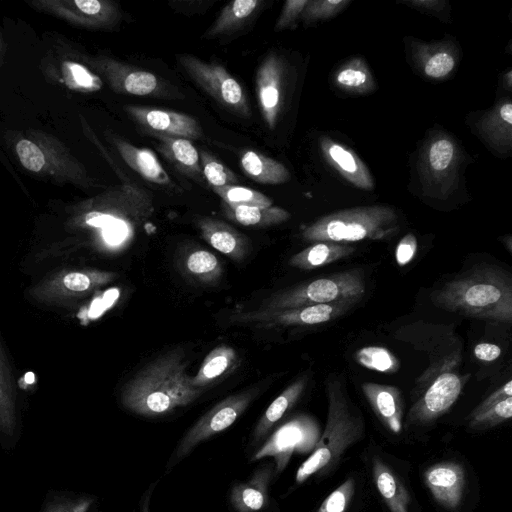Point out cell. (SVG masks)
I'll return each mask as SVG.
<instances>
[{"label":"cell","mask_w":512,"mask_h":512,"mask_svg":"<svg viewBox=\"0 0 512 512\" xmlns=\"http://www.w3.org/2000/svg\"><path fill=\"white\" fill-rule=\"evenodd\" d=\"M199 156L203 177L211 188L237 185L238 177L213 155L203 150Z\"/></svg>","instance_id":"8d00e7d4"},{"label":"cell","mask_w":512,"mask_h":512,"mask_svg":"<svg viewBox=\"0 0 512 512\" xmlns=\"http://www.w3.org/2000/svg\"><path fill=\"white\" fill-rule=\"evenodd\" d=\"M154 212L153 196L136 183L113 186L83 204L82 223L110 248L129 245Z\"/></svg>","instance_id":"3957f363"},{"label":"cell","mask_w":512,"mask_h":512,"mask_svg":"<svg viewBox=\"0 0 512 512\" xmlns=\"http://www.w3.org/2000/svg\"><path fill=\"white\" fill-rule=\"evenodd\" d=\"M261 3L259 0H235L229 2L205 32L204 38H216L238 29L255 13Z\"/></svg>","instance_id":"4dcf8cb0"},{"label":"cell","mask_w":512,"mask_h":512,"mask_svg":"<svg viewBox=\"0 0 512 512\" xmlns=\"http://www.w3.org/2000/svg\"><path fill=\"white\" fill-rule=\"evenodd\" d=\"M362 391L381 423L392 433H400L403 418L400 390L391 385L365 382Z\"/></svg>","instance_id":"d6986e66"},{"label":"cell","mask_w":512,"mask_h":512,"mask_svg":"<svg viewBox=\"0 0 512 512\" xmlns=\"http://www.w3.org/2000/svg\"><path fill=\"white\" fill-rule=\"evenodd\" d=\"M325 391L328 399L326 424L311 455L297 470L295 479L298 484L312 475L329 474L344 452L364 435L363 417L349 398L345 379L339 376L327 378Z\"/></svg>","instance_id":"277c9868"},{"label":"cell","mask_w":512,"mask_h":512,"mask_svg":"<svg viewBox=\"0 0 512 512\" xmlns=\"http://www.w3.org/2000/svg\"><path fill=\"white\" fill-rule=\"evenodd\" d=\"M258 393L249 389L226 397L205 413L183 436L175 453L177 460L184 458L199 443L230 427L246 410Z\"/></svg>","instance_id":"4fadbf2b"},{"label":"cell","mask_w":512,"mask_h":512,"mask_svg":"<svg viewBox=\"0 0 512 512\" xmlns=\"http://www.w3.org/2000/svg\"><path fill=\"white\" fill-rule=\"evenodd\" d=\"M308 0H288L284 3L282 12L276 22L275 30L280 31L291 26L301 15Z\"/></svg>","instance_id":"f6af8a7d"},{"label":"cell","mask_w":512,"mask_h":512,"mask_svg":"<svg viewBox=\"0 0 512 512\" xmlns=\"http://www.w3.org/2000/svg\"><path fill=\"white\" fill-rule=\"evenodd\" d=\"M236 351L228 345H219L204 358L198 372L192 377V385L203 389L224 376L234 367Z\"/></svg>","instance_id":"f546056e"},{"label":"cell","mask_w":512,"mask_h":512,"mask_svg":"<svg viewBox=\"0 0 512 512\" xmlns=\"http://www.w3.org/2000/svg\"><path fill=\"white\" fill-rule=\"evenodd\" d=\"M125 111L136 123L149 132L189 140L202 136L198 121L184 113L135 105L125 106Z\"/></svg>","instance_id":"2e32d148"},{"label":"cell","mask_w":512,"mask_h":512,"mask_svg":"<svg viewBox=\"0 0 512 512\" xmlns=\"http://www.w3.org/2000/svg\"><path fill=\"white\" fill-rule=\"evenodd\" d=\"M35 11L87 29H110L118 24L121 13L110 0H29Z\"/></svg>","instance_id":"7c38bea8"},{"label":"cell","mask_w":512,"mask_h":512,"mask_svg":"<svg viewBox=\"0 0 512 512\" xmlns=\"http://www.w3.org/2000/svg\"><path fill=\"white\" fill-rule=\"evenodd\" d=\"M374 483L391 512H409L410 495L399 477L380 459L372 465Z\"/></svg>","instance_id":"d4e9b609"},{"label":"cell","mask_w":512,"mask_h":512,"mask_svg":"<svg viewBox=\"0 0 512 512\" xmlns=\"http://www.w3.org/2000/svg\"><path fill=\"white\" fill-rule=\"evenodd\" d=\"M184 273L196 282L212 284L222 275L219 259L205 249H193L187 253L182 262Z\"/></svg>","instance_id":"1f68e13d"},{"label":"cell","mask_w":512,"mask_h":512,"mask_svg":"<svg viewBox=\"0 0 512 512\" xmlns=\"http://www.w3.org/2000/svg\"><path fill=\"white\" fill-rule=\"evenodd\" d=\"M40 69L48 82L78 93H92L103 86L102 78L83 60V54L62 41L47 51Z\"/></svg>","instance_id":"8fae6325"},{"label":"cell","mask_w":512,"mask_h":512,"mask_svg":"<svg viewBox=\"0 0 512 512\" xmlns=\"http://www.w3.org/2000/svg\"><path fill=\"white\" fill-rule=\"evenodd\" d=\"M93 501L89 496L62 498L48 504L42 512H87Z\"/></svg>","instance_id":"7bdbcfd3"},{"label":"cell","mask_w":512,"mask_h":512,"mask_svg":"<svg viewBox=\"0 0 512 512\" xmlns=\"http://www.w3.org/2000/svg\"><path fill=\"white\" fill-rule=\"evenodd\" d=\"M355 248L347 243L314 242L294 254L289 265L301 270H313L339 261L353 254Z\"/></svg>","instance_id":"cb8c5ba5"},{"label":"cell","mask_w":512,"mask_h":512,"mask_svg":"<svg viewBox=\"0 0 512 512\" xmlns=\"http://www.w3.org/2000/svg\"><path fill=\"white\" fill-rule=\"evenodd\" d=\"M12 149L21 166L35 176L78 188L98 186L81 161L52 134L36 129L17 132Z\"/></svg>","instance_id":"5b68a950"},{"label":"cell","mask_w":512,"mask_h":512,"mask_svg":"<svg viewBox=\"0 0 512 512\" xmlns=\"http://www.w3.org/2000/svg\"><path fill=\"white\" fill-rule=\"evenodd\" d=\"M454 58L445 52L434 54L427 61L424 72L432 78H441L449 74L454 68Z\"/></svg>","instance_id":"ee69618b"},{"label":"cell","mask_w":512,"mask_h":512,"mask_svg":"<svg viewBox=\"0 0 512 512\" xmlns=\"http://www.w3.org/2000/svg\"><path fill=\"white\" fill-rule=\"evenodd\" d=\"M465 379L445 371L439 374L426 392L411 407L408 415L411 424H428L446 413L460 396Z\"/></svg>","instance_id":"9a60e30c"},{"label":"cell","mask_w":512,"mask_h":512,"mask_svg":"<svg viewBox=\"0 0 512 512\" xmlns=\"http://www.w3.org/2000/svg\"><path fill=\"white\" fill-rule=\"evenodd\" d=\"M177 61L187 75L218 104L237 115H250L242 86L222 65L205 62L191 54L178 55Z\"/></svg>","instance_id":"9c48e42d"},{"label":"cell","mask_w":512,"mask_h":512,"mask_svg":"<svg viewBox=\"0 0 512 512\" xmlns=\"http://www.w3.org/2000/svg\"><path fill=\"white\" fill-rule=\"evenodd\" d=\"M454 156V146L448 139L435 141L429 150L430 166L436 171H443L451 164Z\"/></svg>","instance_id":"b9f144b4"},{"label":"cell","mask_w":512,"mask_h":512,"mask_svg":"<svg viewBox=\"0 0 512 512\" xmlns=\"http://www.w3.org/2000/svg\"><path fill=\"white\" fill-rule=\"evenodd\" d=\"M417 251V239L412 234H406L398 243L395 251L396 262L399 266H405L411 262Z\"/></svg>","instance_id":"bcb514c9"},{"label":"cell","mask_w":512,"mask_h":512,"mask_svg":"<svg viewBox=\"0 0 512 512\" xmlns=\"http://www.w3.org/2000/svg\"><path fill=\"white\" fill-rule=\"evenodd\" d=\"M365 292L363 272L360 269H350L275 294L264 301L261 309L282 310L343 301L358 303Z\"/></svg>","instance_id":"52a82bcc"},{"label":"cell","mask_w":512,"mask_h":512,"mask_svg":"<svg viewBox=\"0 0 512 512\" xmlns=\"http://www.w3.org/2000/svg\"><path fill=\"white\" fill-rule=\"evenodd\" d=\"M149 133L158 141V150L169 162L182 174L203 183L199 152L189 139Z\"/></svg>","instance_id":"7402d4cb"},{"label":"cell","mask_w":512,"mask_h":512,"mask_svg":"<svg viewBox=\"0 0 512 512\" xmlns=\"http://www.w3.org/2000/svg\"><path fill=\"white\" fill-rule=\"evenodd\" d=\"M397 217L386 206L358 207L324 216L302 232L306 242L351 243L362 240H380L397 230Z\"/></svg>","instance_id":"8992f818"},{"label":"cell","mask_w":512,"mask_h":512,"mask_svg":"<svg viewBox=\"0 0 512 512\" xmlns=\"http://www.w3.org/2000/svg\"><path fill=\"white\" fill-rule=\"evenodd\" d=\"M202 238L220 253L235 261L243 260L248 253V240L229 224L210 217L196 221Z\"/></svg>","instance_id":"ffe728a7"},{"label":"cell","mask_w":512,"mask_h":512,"mask_svg":"<svg viewBox=\"0 0 512 512\" xmlns=\"http://www.w3.org/2000/svg\"><path fill=\"white\" fill-rule=\"evenodd\" d=\"M321 436V427L312 416L299 414L279 426L253 455L252 460L273 457L280 473L293 453L312 452Z\"/></svg>","instance_id":"30bf717a"},{"label":"cell","mask_w":512,"mask_h":512,"mask_svg":"<svg viewBox=\"0 0 512 512\" xmlns=\"http://www.w3.org/2000/svg\"><path fill=\"white\" fill-rule=\"evenodd\" d=\"M307 382L308 378L306 375L298 378L272 401L255 427L254 439L256 441L264 437L284 414L294 406L305 390Z\"/></svg>","instance_id":"f1b7e54d"},{"label":"cell","mask_w":512,"mask_h":512,"mask_svg":"<svg viewBox=\"0 0 512 512\" xmlns=\"http://www.w3.org/2000/svg\"><path fill=\"white\" fill-rule=\"evenodd\" d=\"M512 397V381H507L504 385L492 392L487 398H485L471 413L469 416L477 415L488 408L494 406L500 401Z\"/></svg>","instance_id":"7dc6e473"},{"label":"cell","mask_w":512,"mask_h":512,"mask_svg":"<svg viewBox=\"0 0 512 512\" xmlns=\"http://www.w3.org/2000/svg\"><path fill=\"white\" fill-rule=\"evenodd\" d=\"M499 116L508 126L512 125V104L510 102H506L500 107Z\"/></svg>","instance_id":"f907efd6"},{"label":"cell","mask_w":512,"mask_h":512,"mask_svg":"<svg viewBox=\"0 0 512 512\" xmlns=\"http://www.w3.org/2000/svg\"><path fill=\"white\" fill-rule=\"evenodd\" d=\"M16 426V399L11 374L0 349V430L11 436Z\"/></svg>","instance_id":"d6a6232c"},{"label":"cell","mask_w":512,"mask_h":512,"mask_svg":"<svg viewBox=\"0 0 512 512\" xmlns=\"http://www.w3.org/2000/svg\"><path fill=\"white\" fill-rule=\"evenodd\" d=\"M512 417V397H508L487 410L469 416V427L474 430H484L509 420Z\"/></svg>","instance_id":"74e56055"},{"label":"cell","mask_w":512,"mask_h":512,"mask_svg":"<svg viewBox=\"0 0 512 512\" xmlns=\"http://www.w3.org/2000/svg\"><path fill=\"white\" fill-rule=\"evenodd\" d=\"M474 356L481 361L491 362L501 355V348L492 343H479L474 347Z\"/></svg>","instance_id":"681fc988"},{"label":"cell","mask_w":512,"mask_h":512,"mask_svg":"<svg viewBox=\"0 0 512 512\" xmlns=\"http://www.w3.org/2000/svg\"><path fill=\"white\" fill-rule=\"evenodd\" d=\"M347 4L348 0L308 1L301 15L307 21L328 18L336 15Z\"/></svg>","instance_id":"ab89813d"},{"label":"cell","mask_w":512,"mask_h":512,"mask_svg":"<svg viewBox=\"0 0 512 512\" xmlns=\"http://www.w3.org/2000/svg\"><path fill=\"white\" fill-rule=\"evenodd\" d=\"M114 278L115 274L111 272L97 270L72 271L60 278L59 286L65 292L78 294L89 292L112 281Z\"/></svg>","instance_id":"836d02e7"},{"label":"cell","mask_w":512,"mask_h":512,"mask_svg":"<svg viewBox=\"0 0 512 512\" xmlns=\"http://www.w3.org/2000/svg\"><path fill=\"white\" fill-rule=\"evenodd\" d=\"M83 60L118 94L159 98L181 97V93L177 89L150 71L136 68L105 55L83 54Z\"/></svg>","instance_id":"ba28073f"},{"label":"cell","mask_w":512,"mask_h":512,"mask_svg":"<svg viewBox=\"0 0 512 512\" xmlns=\"http://www.w3.org/2000/svg\"><path fill=\"white\" fill-rule=\"evenodd\" d=\"M4 55H5V43L3 40L2 33L0 31V66L3 64Z\"/></svg>","instance_id":"816d5d0a"},{"label":"cell","mask_w":512,"mask_h":512,"mask_svg":"<svg viewBox=\"0 0 512 512\" xmlns=\"http://www.w3.org/2000/svg\"><path fill=\"white\" fill-rule=\"evenodd\" d=\"M271 476L272 467L266 466L255 471L247 482L234 486L230 495L233 508L237 512L262 510L267 505Z\"/></svg>","instance_id":"603a6c76"},{"label":"cell","mask_w":512,"mask_h":512,"mask_svg":"<svg viewBox=\"0 0 512 512\" xmlns=\"http://www.w3.org/2000/svg\"><path fill=\"white\" fill-rule=\"evenodd\" d=\"M282 69L275 55L267 56L256 73V93L259 108L266 125L273 129L280 111Z\"/></svg>","instance_id":"ac0fdd59"},{"label":"cell","mask_w":512,"mask_h":512,"mask_svg":"<svg viewBox=\"0 0 512 512\" xmlns=\"http://www.w3.org/2000/svg\"><path fill=\"white\" fill-rule=\"evenodd\" d=\"M355 492V481L347 479L322 502L317 512H345Z\"/></svg>","instance_id":"f35d334b"},{"label":"cell","mask_w":512,"mask_h":512,"mask_svg":"<svg viewBox=\"0 0 512 512\" xmlns=\"http://www.w3.org/2000/svg\"><path fill=\"white\" fill-rule=\"evenodd\" d=\"M212 191L222 199V202L228 205L257 207L272 206V200L269 197L248 187L226 185L222 187H213Z\"/></svg>","instance_id":"d590c367"},{"label":"cell","mask_w":512,"mask_h":512,"mask_svg":"<svg viewBox=\"0 0 512 512\" xmlns=\"http://www.w3.org/2000/svg\"><path fill=\"white\" fill-rule=\"evenodd\" d=\"M203 389L192 385L185 355L170 351L144 366L123 387L121 402L129 411L155 417L189 405Z\"/></svg>","instance_id":"6da1fadb"},{"label":"cell","mask_w":512,"mask_h":512,"mask_svg":"<svg viewBox=\"0 0 512 512\" xmlns=\"http://www.w3.org/2000/svg\"><path fill=\"white\" fill-rule=\"evenodd\" d=\"M221 207L228 219L247 227L264 228L278 225L291 216L288 211L278 206H235L222 202Z\"/></svg>","instance_id":"4316f807"},{"label":"cell","mask_w":512,"mask_h":512,"mask_svg":"<svg viewBox=\"0 0 512 512\" xmlns=\"http://www.w3.org/2000/svg\"><path fill=\"white\" fill-rule=\"evenodd\" d=\"M110 140L122 160L142 178L161 186H171L173 184L152 150L134 146L116 136H111Z\"/></svg>","instance_id":"44dd1931"},{"label":"cell","mask_w":512,"mask_h":512,"mask_svg":"<svg viewBox=\"0 0 512 512\" xmlns=\"http://www.w3.org/2000/svg\"><path fill=\"white\" fill-rule=\"evenodd\" d=\"M432 301L449 312L510 324L512 278L498 266L479 265L446 282Z\"/></svg>","instance_id":"7a4b0ae2"},{"label":"cell","mask_w":512,"mask_h":512,"mask_svg":"<svg viewBox=\"0 0 512 512\" xmlns=\"http://www.w3.org/2000/svg\"><path fill=\"white\" fill-rule=\"evenodd\" d=\"M336 81L342 87L360 89L361 87H366L370 79L363 65L349 64L339 71Z\"/></svg>","instance_id":"60d3db41"},{"label":"cell","mask_w":512,"mask_h":512,"mask_svg":"<svg viewBox=\"0 0 512 512\" xmlns=\"http://www.w3.org/2000/svg\"><path fill=\"white\" fill-rule=\"evenodd\" d=\"M149 500H150V493L148 492V495H145V497L143 499L141 512H150L149 511Z\"/></svg>","instance_id":"f5cc1de1"},{"label":"cell","mask_w":512,"mask_h":512,"mask_svg":"<svg viewBox=\"0 0 512 512\" xmlns=\"http://www.w3.org/2000/svg\"><path fill=\"white\" fill-rule=\"evenodd\" d=\"M322 149L329 161L354 185L364 189L373 187L367 168L353 151L328 139L322 142Z\"/></svg>","instance_id":"484cf974"},{"label":"cell","mask_w":512,"mask_h":512,"mask_svg":"<svg viewBox=\"0 0 512 512\" xmlns=\"http://www.w3.org/2000/svg\"><path fill=\"white\" fill-rule=\"evenodd\" d=\"M357 303L352 301L317 304L282 310L258 309L235 315V322L274 326H313L330 322L343 316Z\"/></svg>","instance_id":"5bb4252c"},{"label":"cell","mask_w":512,"mask_h":512,"mask_svg":"<svg viewBox=\"0 0 512 512\" xmlns=\"http://www.w3.org/2000/svg\"><path fill=\"white\" fill-rule=\"evenodd\" d=\"M355 360L361 366L381 373H395L400 368L395 355L381 346H366L357 350Z\"/></svg>","instance_id":"e575fe53"},{"label":"cell","mask_w":512,"mask_h":512,"mask_svg":"<svg viewBox=\"0 0 512 512\" xmlns=\"http://www.w3.org/2000/svg\"><path fill=\"white\" fill-rule=\"evenodd\" d=\"M240 165L248 177L261 184H281L290 179V173L283 164L253 150L242 154Z\"/></svg>","instance_id":"83f0119b"},{"label":"cell","mask_w":512,"mask_h":512,"mask_svg":"<svg viewBox=\"0 0 512 512\" xmlns=\"http://www.w3.org/2000/svg\"><path fill=\"white\" fill-rule=\"evenodd\" d=\"M424 481L434 499L446 509L457 508L465 488V470L456 462H441L424 472Z\"/></svg>","instance_id":"e0dca14e"},{"label":"cell","mask_w":512,"mask_h":512,"mask_svg":"<svg viewBox=\"0 0 512 512\" xmlns=\"http://www.w3.org/2000/svg\"><path fill=\"white\" fill-rule=\"evenodd\" d=\"M171 9L183 14H198L204 12L212 5V1L208 0H180L169 2Z\"/></svg>","instance_id":"c3c4849f"}]
</instances>
